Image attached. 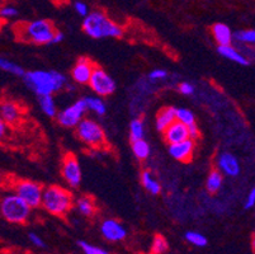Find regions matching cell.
<instances>
[{
  "label": "cell",
  "instance_id": "1",
  "mask_svg": "<svg viewBox=\"0 0 255 254\" xmlns=\"http://www.w3.org/2000/svg\"><path fill=\"white\" fill-rule=\"evenodd\" d=\"M25 85L38 97L52 95L66 84V76L53 70H33L25 71L23 76Z\"/></svg>",
  "mask_w": 255,
  "mask_h": 254
},
{
  "label": "cell",
  "instance_id": "2",
  "mask_svg": "<svg viewBox=\"0 0 255 254\" xmlns=\"http://www.w3.org/2000/svg\"><path fill=\"white\" fill-rule=\"evenodd\" d=\"M83 29L92 38H120L124 33L122 28L107 17L101 10L90 11L83 20Z\"/></svg>",
  "mask_w": 255,
  "mask_h": 254
},
{
  "label": "cell",
  "instance_id": "3",
  "mask_svg": "<svg viewBox=\"0 0 255 254\" xmlns=\"http://www.w3.org/2000/svg\"><path fill=\"white\" fill-rule=\"evenodd\" d=\"M56 32L50 20L36 19L20 25L18 36L23 41L31 42L34 45H51Z\"/></svg>",
  "mask_w": 255,
  "mask_h": 254
},
{
  "label": "cell",
  "instance_id": "4",
  "mask_svg": "<svg viewBox=\"0 0 255 254\" xmlns=\"http://www.w3.org/2000/svg\"><path fill=\"white\" fill-rule=\"evenodd\" d=\"M31 207L15 192L6 193L0 202V214L11 224H24L31 216Z\"/></svg>",
  "mask_w": 255,
  "mask_h": 254
},
{
  "label": "cell",
  "instance_id": "5",
  "mask_svg": "<svg viewBox=\"0 0 255 254\" xmlns=\"http://www.w3.org/2000/svg\"><path fill=\"white\" fill-rule=\"evenodd\" d=\"M73 206V195L60 186H50L43 191L42 207L55 216H64Z\"/></svg>",
  "mask_w": 255,
  "mask_h": 254
},
{
  "label": "cell",
  "instance_id": "6",
  "mask_svg": "<svg viewBox=\"0 0 255 254\" xmlns=\"http://www.w3.org/2000/svg\"><path fill=\"white\" fill-rule=\"evenodd\" d=\"M76 134L79 139L90 148L101 149L106 145V134L103 129L90 118H84L76 126Z\"/></svg>",
  "mask_w": 255,
  "mask_h": 254
},
{
  "label": "cell",
  "instance_id": "7",
  "mask_svg": "<svg viewBox=\"0 0 255 254\" xmlns=\"http://www.w3.org/2000/svg\"><path fill=\"white\" fill-rule=\"evenodd\" d=\"M43 191H45V188L39 183L28 181V179L18 181L14 185V192L19 196L20 199L24 200L31 209H37L38 206H42Z\"/></svg>",
  "mask_w": 255,
  "mask_h": 254
},
{
  "label": "cell",
  "instance_id": "8",
  "mask_svg": "<svg viewBox=\"0 0 255 254\" xmlns=\"http://www.w3.org/2000/svg\"><path fill=\"white\" fill-rule=\"evenodd\" d=\"M88 103L85 98H80L73 104L62 109L57 115L59 123L64 127H76L84 120V115L88 111Z\"/></svg>",
  "mask_w": 255,
  "mask_h": 254
},
{
  "label": "cell",
  "instance_id": "9",
  "mask_svg": "<svg viewBox=\"0 0 255 254\" xmlns=\"http://www.w3.org/2000/svg\"><path fill=\"white\" fill-rule=\"evenodd\" d=\"M89 87L98 97H107L116 90V83L107 71H104L102 67L96 66L89 81Z\"/></svg>",
  "mask_w": 255,
  "mask_h": 254
},
{
  "label": "cell",
  "instance_id": "10",
  "mask_svg": "<svg viewBox=\"0 0 255 254\" xmlns=\"http://www.w3.org/2000/svg\"><path fill=\"white\" fill-rule=\"evenodd\" d=\"M61 174L70 187L76 188L82 183V168L78 162V158L73 153H66L62 160Z\"/></svg>",
  "mask_w": 255,
  "mask_h": 254
},
{
  "label": "cell",
  "instance_id": "11",
  "mask_svg": "<svg viewBox=\"0 0 255 254\" xmlns=\"http://www.w3.org/2000/svg\"><path fill=\"white\" fill-rule=\"evenodd\" d=\"M101 234L108 242H121L126 238L127 232L124 225L117 220L107 219L101 225Z\"/></svg>",
  "mask_w": 255,
  "mask_h": 254
},
{
  "label": "cell",
  "instance_id": "12",
  "mask_svg": "<svg viewBox=\"0 0 255 254\" xmlns=\"http://www.w3.org/2000/svg\"><path fill=\"white\" fill-rule=\"evenodd\" d=\"M94 69H96V65L89 59L80 57L71 70V78L79 84H89Z\"/></svg>",
  "mask_w": 255,
  "mask_h": 254
},
{
  "label": "cell",
  "instance_id": "13",
  "mask_svg": "<svg viewBox=\"0 0 255 254\" xmlns=\"http://www.w3.org/2000/svg\"><path fill=\"white\" fill-rule=\"evenodd\" d=\"M169 154L173 159L180 163H189L193 158L194 140L188 139L178 144H171L168 149Z\"/></svg>",
  "mask_w": 255,
  "mask_h": 254
},
{
  "label": "cell",
  "instance_id": "14",
  "mask_svg": "<svg viewBox=\"0 0 255 254\" xmlns=\"http://www.w3.org/2000/svg\"><path fill=\"white\" fill-rule=\"evenodd\" d=\"M217 168L222 174L236 177L240 173V164L238 158L231 153H221L217 157Z\"/></svg>",
  "mask_w": 255,
  "mask_h": 254
},
{
  "label": "cell",
  "instance_id": "15",
  "mask_svg": "<svg viewBox=\"0 0 255 254\" xmlns=\"http://www.w3.org/2000/svg\"><path fill=\"white\" fill-rule=\"evenodd\" d=\"M163 134L164 139H165V141L169 145H171V144L182 143V141H185V140L189 139V130H188V126L179 122V121H175V122H174L169 129H166Z\"/></svg>",
  "mask_w": 255,
  "mask_h": 254
},
{
  "label": "cell",
  "instance_id": "16",
  "mask_svg": "<svg viewBox=\"0 0 255 254\" xmlns=\"http://www.w3.org/2000/svg\"><path fill=\"white\" fill-rule=\"evenodd\" d=\"M175 121H177V108H174V107H165V108L160 109L157 112L155 125H156L157 131L164 132Z\"/></svg>",
  "mask_w": 255,
  "mask_h": 254
},
{
  "label": "cell",
  "instance_id": "17",
  "mask_svg": "<svg viewBox=\"0 0 255 254\" xmlns=\"http://www.w3.org/2000/svg\"><path fill=\"white\" fill-rule=\"evenodd\" d=\"M0 116L4 122H6L8 125H13V123H17L22 117V109L14 102L5 101L0 107Z\"/></svg>",
  "mask_w": 255,
  "mask_h": 254
},
{
  "label": "cell",
  "instance_id": "18",
  "mask_svg": "<svg viewBox=\"0 0 255 254\" xmlns=\"http://www.w3.org/2000/svg\"><path fill=\"white\" fill-rule=\"evenodd\" d=\"M212 34L219 46H230L233 43L234 33L225 23H216L212 27Z\"/></svg>",
  "mask_w": 255,
  "mask_h": 254
},
{
  "label": "cell",
  "instance_id": "19",
  "mask_svg": "<svg viewBox=\"0 0 255 254\" xmlns=\"http://www.w3.org/2000/svg\"><path fill=\"white\" fill-rule=\"evenodd\" d=\"M219 53L224 56L225 59L230 60V61L236 62L240 65H249V60L245 57L243 53L239 52L235 47L233 46H219Z\"/></svg>",
  "mask_w": 255,
  "mask_h": 254
},
{
  "label": "cell",
  "instance_id": "20",
  "mask_svg": "<svg viewBox=\"0 0 255 254\" xmlns=\"http://www.w3.org/2000/svg\"><path fill=\"white\" fill-rule=\"evenodd\" d=\"M222 182H224V177L219 169L211 171L207 177V181H206V188H207L208 193L213 195V193L219 192L222 186Z\"/></svg>",
  "mask_w": 255,
  "mask_h": 254
},
{
  "label": "cell",
  "instance_id": "21",
  "mask_svg": "<svg viewBox=\"0 0 255 254\" xmlns=\"http://www.w3.org/2000/svg\"><path fill=\"white\" fill-rule=\"evenodd\" d=\"M141 183H142L143 188L147 192L151 193V195H159L161 192V186H160L159 182L154 178V176L149 171L142 172V174H141Z\"/></svg>",
  "mask_w": 255,
  "mask_h": 254
},
{
  "label": "cell",
  "instance_id": "22",
  "mask_svg": "<svg viewBox=\"0 0 255 254\" xmlns=\"http://www.w3.org/2000/svg\"><path fill=\"white\" fill-rule=\"evenodd\" d=\"M76 207H78L79 213L84 216H93L96 213V204L92 200V197L83 196L76 201Z\"/></svg>",
  "mask_w": 255,
  "mask_h": 254
},
{
  "label": "cell",
  "instance_id": "23",
  "mask_svg": "<svg viewBox=\"0 0 255 254\" xmlns=\"http://www.w3.org/2000/svg\"><path fill=\"white\" fill-rule=\"evenodd\" d=\"M39 106L41 109L48 117H55L57 116V107L56 102L53 99L52 95H45V97H39Z\"/></svg>",
  "mask_w": 255,
  "mask_h": 254
},
{
  "label": "cell",
  "instance_id": "24",
  "mask_svg": "<svg viewBox=\"0 0 255 254\" xmlns=\"http://www.w3.org/2000/svg\"><path fill=\"white\" fill-rule=\"evenodd\" d=\"M132 151L138 160H145L150 155V145L145 140H136L132 141Z\"/></svg>",
  "mask_w": 255,
  "mask_h": 254
},
{
  "label": "cell",
  "instance_id": "25",
  "mask_svg": "<svg viewBox=\"0 0 255 254\" xmlns=\"http://www.w3.org/2000/svg\"><path fill=\"white\" fill-rule=\"evenodd\" d=\"M0 69L3 70V71H5V73H9L11 74V75L15 76H20V78H23L25 74V71L22 69V66H19V65L15 64V62L10 61V60L5 59V57H1V59H0Z\"/></svg>",
  "mask_w": 255,
  "mask_h": 254
},
{
  "label": "cell",
  "instance_id": "26",
  "mask_svg": "<svg viewBox=\"0 0 255 254\" xmlns=\"http://www.w3.org/2000/svg\"><path fill=\"white\" fill-rule=\"evenodd\" d=\"M145 136V125L143 121L140 118H135L129 123V137L131 141H136V140H142Z\"/></svg>",
  "mask_w": 255,
  "mask_h": 254
},
{
  "label": "cell",
  "instance_id": "27",
  "mask_svg": "<svg viewBox=\"0 0 255 254\" xmlns=\"http://www.w3.org/2000/svg\"><path fill=\"white\" fill-rule=\"evenodd\" d=\"M85 99H87L88 108H89V111L94 112V113L98 116L106 115L107 106L101 97H87Z\"/></svg>",
  "mask_w": 255,
  "mask_h": 254
},
{
  "label": "cell",
  "instance_id": "28",
  "mask_svg": "<svg viewBox=\"0 0 255 254\" xmlns=\"http://www.w3.org/2000/svg\"><path fill=\"white\" fill-rule=\"evenodd\" d=\"M185 241H187L188 243H191L192 246L199 247V248L207 246V238H206L203 234H201V233H197V232L185 233Z\"/></svg>",
  "mask_w": 255,
  "mask_h": 254
},
{
  "label": "cell",
  "instance_id": "29",
  "mask_svg": "<svg viewBox=\"0 0 255 254\" xmlns=\"http://www.w3.org/2000/svg\"><path fill=\"white\" fill-rule=\"evenodd\" d=\"M234 39L248 45H255V29H244L234 33Z\"/></svg>",
  "mask_w": 255,
  "mask_h": 254
},
{
  "label": "cell",
  "instance_id": "30",
  "mask_svg": "<svg viewBox=\"0 0 255 254\" xmlns=\"http://www.w3.org/2000/svg\"><path fill=\"white\" fill-rule=\"evenodd\" d=\"M177 121L184 123L185 126H191L196 123L194 113L188 108H177Z\"/></svg>",
  "mask_w": 255,
  "mask_h": 254
},
{
  "label": "cell",
  "instance_id": "31",
  "mask_svg": "<svg viewBox=\"0 0 255 254\" xmlns=\"http://www.w3.org/2000/svg\"><path fill=\"white\" fill-rule=\"evenodd\" d=\"M168 251V242L161 235H156L151 244V254H163Z\"/></svg>",
  "mask_w": 255,
  "mask_h": 254
},
{
  "label": "cell",
  "instance_id": "32",
  "mask_svg": "<svg viewBox=\"0 0 255 254\" xmlns=\"http://www.w3.org/2000/svg\"><path fill=\"white\" fill-rule=\"evenodd\" d=\"M78 244L79 247H80V249L84 252V254H110L106 249L101 248V247L98 246H94V244L88 243V242L82 241V242H79Z\"/></svg>",
  "mask_w": 255,
  "mask_h": 254
},
{
  "label": "cell",
  "instance_id": "33",
  "mask_svg": "<svg viewBox=\"0 0 255 254\" xmlns=\"http://www.w3.org/2000/svg\"><path fill=\"white\" fill-rule=\"evenodd\" d=\"M0 15L3 19H13L18 15V9L11 5H5L0 10Z\"/></svg>",
  "mask_w": 255,
  "mask_h": 254
},
{
  "label": "cell",
  "instance_id": "34",
  "mask_svg": "<svg viewBox=\"0 0 255 254\" xmlns=\"http://www.w3.org/2000/svg\"><path fill=\"white\" fill-rule=\"evenodd\" d=\"M74 8H75L76 13L79 14V15H82V17H88L90 14L89 11V8H88L87 4L84 3V1H75V4H74Z\"/></svg>",
  "mask_w": 255,
  "mask_h": 254
},
{
  "label": "cell",
  "instance_id": "35",
  "mask_svg": "<svg viewBox=\"0 0 255 254\" xmlns=\"http://www.w3.org/2000/svg\"><path fill=\"white\" fill-rule=\"evenodd\" d=\"M166 76H168V73L164 69H155L149 74L150 80H163Z\"/></svg>",
  "mask_w": 255,
  "mask_h": 254
},
{
  "label": "cell",
  "instance_id": "36",
  "mask_svg": "<svg viewBox=\"0 0 255 254\" xmlns=\"http://www.w3.org/2000/svg\"><path fill=\"white\" fill-rule=\"evenodd\" d=\"M28 238H29V242H31L34 247H37V248H45L46 247L42 238L39 237L38 234H36V233H29Z\"/></svg>",
  "mask_w": 255,
  "mask_h": 254
},
{
  "label": "cell",
  "instance_id": "37",
  "mask_svg": "<svg viewBox=\"0 0 255 254\" xmlns=\"http://www.w3.org/2000/svg\"><path fill=\"white\" fill-rule=\"evenodd\" d=\"M179 92L184 95H191L194 93V87L191 83H182L179 85Z\"/></svg>",
  "mask_w": 255,
  "mask_h": 254
},
{
  "label": "cell",
  "instance_id": "38",
  "mask_svg": "<svg viewBox=\"0 0 255 254\" xmlns=\"http://www.w3.org/2000/svg\"><path fill=\"white\" fill-rule=\"evenodd\" d=\"M255 206V190H252L248 195L247 200H245V209L249 210Z\"/></svg>",
  "mask_w": 255,
  "mask_h": 254
},
{
  "label": "cell",
  "instance_id": "39",
  "mask_svg": "<svg viewBox=\"0 0 255 254\" xmlns=\"http://www.w3.org/2000/svg\"><path fill=\"white\" fill-rule=\"evenodd\" d=\"M188 130H189V139L192 140H197L199 137V129L198 126L196 125V123H193V125L188 126Z\"/></svg>",
  "mask_w": 255,
  "mask_h": 254
},
{
  "label": "cell",
  "instance_id": "40",
  "mask_svg": "<svg viewBox=\"0 0 255 254\" xmlns=\"http://www.w3.org/2000/svg\"><path fill=\"white\" fill-rule=\"evenodd\" d=\"M62 39H64V33L57 31L56 34H55V37H53L52 43H60V42H62Z\"/></svg>",
  "mask_w": 255,
  "mask_h": 254
},
{
  "label": "cell",
  "instance_id": "41",
  "mask_svg": "<svg viewBox=\"0 0 255 254\" xmlns=\"http://www.w3.org/2000/svg\"><path fill=\"white\" fill-rule=\"evenodd\" d=\"M6 125H8V123H6V122H4L3 120L0 121V136H1V137H4V135H5Z\"/></svg>",
  "mask_w": 255,
  "mask_h": 254
},
{
  "label": "cell",
  "instance_id": "42",
  "mask_svg": "<svg viewBox=\"0 0 255 254\" xmlns=\"http://www.w3.org/2000/svg\"><path fill=\"white\" fill-rule=\"evenodd\" d=\"M252 249H253V252L255 253V234L252 237Z\"/></svg>",
  "mask_w": 255,
  "mask_h": 254
},
{
  "label": "cell",
  "instance_id": "43",
  "mask_svg": "<svg viewBox=\"0 0 255 254\" xmlns=\"http://www.w3.org/2000/svg\"><path fill=\"white\" fill-rule=\"evenodd\" d=\"M254 190H255V187H254Z\"/></svg>",
  "mask_w": 255,
  "mask_h": 254
}]
</instances>
